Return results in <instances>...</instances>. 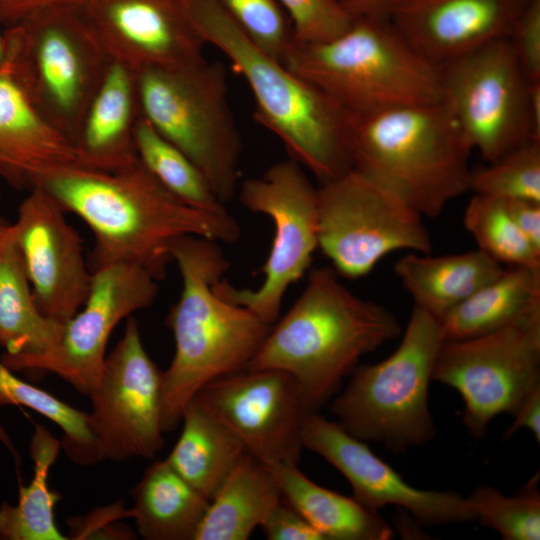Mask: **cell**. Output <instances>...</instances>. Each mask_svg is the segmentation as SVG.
<instances>
[{
	"instance_id": "obj_46",
	"label": "cell",
	"mask_w": 540,
	"mask_h": 540,
	"mask_svg": "<svg viewBox=\"0 0 540 540\" xmlns=\"http://www.w3.org/2000/svg\"><path fill=\"white\" fill-rule=\"evenodd\" d=\"M7 65V41L4 27L0 23V71Z\"/></svg>"
},
{
	"instance_id": "obj_20",
	"label": "cell",
	"mask_w": 540,
	"mask_h": 540,
	"mask_svg": "<svg viewBox=\"0 0 540 540\" xmlns=\"http://www.w3.org/2000/svg\"><path fill=\"white\" fill-rule=\"evenodd\" d=\"M527 0H405L389 20L423 57L443 66L493 41L508 38Z\"/></svg>"
},
{
	"instance_id": "obj_2",
	"label": "cell",
	"mask_w": 540,
	"mask_h": 540,
	"mask_svg": "<svg viewBox=\"0 0 540 540\" xmlns=\"http://www.w3.org/2000/svg\"><path fill=\"white\" fill-rule=\"evenodd\" d=\"M169 252L178 266L182 290L167 316L175 353L162 372L164 433L178 426L185 406L206 384L243 370L271 328L214 291L213 284L230 267L217 241L184 235L170 242Z\"/></svg>"
},
{
	"instance_id": "obj_17",
	"label": "cell",
	"mask_w": 540,
	"mask_h": 540,
	"mask_svg": "<svg viewBox=\"0 0 540 540\" xmlns=\"http://www.w3.org/2000/svg\"><path fill=\"white\" fill-rule=\"evenodd\" d=\"M303 448L335 467L350 483L353 496L378 511L396 506L424 525L475 522L467 497L454 491L424 490L408 484L366 442L349 434L338 422L309 411L302 424Z\"/></svg>"
},
{
	"instance_id": "obj_16",
	"label": "cell",
	"mask_w": 540,
	"mask_h": 540,
	"mask_svg": "<svg viewBox=\"0 0 540 540\" xmlns=\"http://www.w3.org/2000/svg\"><path fill=\"white\" fill-rule=\"evenodd\" d=\"M194 397L266 465L298 463L303 420L313 410L288 373L243 369L211 381Z\"/></svg>"
},
{
	"instance_id": "obj_9",
	"label": "cell",
	"mask_w": 540,
	"mask_h": 540,
	"mask_svg": "<svg viewBox=\"0 0 540 540\" xmlns=\"http://www.w3.org/2000/svg\"><path fill=\"white\" fill-rule=\"evenodd\" d=\"M7 64L40 114L73 143L110 59L76 8L4 27Z\"/></svg>"
},
{
	"instance_id": "obj_18",
	"label": "cell",
	"mask_w": 540,
	"mask_h": 540,
	"mask_svg": "<svg viewBox=\"0 0 540 540\" xmlns=\"http://www.w3.org/2000/svg\"><path fill=\"white\" fill-rule=\"evenodd\" d=\"M65 213L48 192L34 186L12 223L38 309L63 324L84 305L93 276Z\"/></svg>"
},
{
	"instance_id": "obj_30",
	"label": "cell",
	"mask_w": 540,
	"mask_h": 540,
	"mask_svg": "<svg viewBox=\"0 0 540 540\" xmlns=\"http://www.w3.org/2000/svg\"><path fill=\"white\" fill-rule=\"evenodd\" d=\"M30 456L34 474L30 483L19 486L15 505H0L1 540H65L58 529L54 508L61 495L48 484L49 470L56 461L61 442L44 426L34 425Z\"/></svg>"
},
{
	"instance_id": "obj_27",
	"label": "cell",
	"mask_w": 540,
	"mask_h": 540,
	"mask_svg": "<svg viewBox=\"0 0 540 540\" xmlns=\"http://www.w3.org/2000/svg\"><path fill=\"white\" fill-rule=\"evenodd\" d=\"M131 495V517L146 540H194L210 502L166 459L145 469Z\"/></svg>"
},
{
	"instance_id": "obj_15",
	"label": "cell",
	"mask_w": 540,
	"mask_h": 540,
	"mask_svg": "<svg viewBox=\"0 0 540 540\" xmlns=\"http://www.w3.org/2000/svg\"><path fill=\"white\" fill-rule=\"evenodd\" d=\"M157 281L147 270L130 263L94 271L84 305L64 323L56 346L37 355L3 354L2 361L13 371L54 373L78 392L89 395L102 375L113 330L123 319L154 303Z\"/></svg>"
},
{
	"instance_id": "obj_4",
	"label": "cell",
	"mask_w": 540,
	"mask_h": 540,
	"mask_svg": "<svg viewBox=\"0 0 540 540\" xmlns=\"http://www.w3.org/2000/svg\"><path fill=\"white\" fill-rule=\"evenodd\" d=\"M205 44L219 49L247 82L255 118L290 158L321 184L352 168L351 116L321 90L259 49L218 0H179Z\"/></svg>"
},
{
	"instance_id": "obj_11",
	"label": "cell",
	"mask_w": 540,
	"mask_h": 540,
	"mask_svg": "<svg viewBox=\"0 0 540 540\" xmlns=\"http://www.w3.org/2000/svg\"><path fill=\"white\" fill-rule=\"evenodd\" d=\"M239 199L250 211L273 221L274 239L262 267L264 281L255 290L238 289L223 277L213 289L272 326L279 319L284 294L308 271L318 248L317 188L290 158L270 166L262 177L242 182Z\"/></svg>"
},
{
	"instance_id": "obj_41",
	"label": "cell",
	"mask_w": 540,
	"mask_h": 540,
	"mask_svg": "<svg viewBox=\"0 0 540 540\" xmlns=\"http://www.w3.org/2000/svg\"><path fill=\"white\" fill-rule=\"evenodd\" d=\"M504 202L515 224L540 250V202L524 199H510Z\"/></svg>"
},
{
	"instance_id": "obj_5",
	"label": "cell",
	"mask_w": 540,
	"mask_h": 540,
	"mask_svg": "<svg viewBox=\"0 0 540 540\" xmlns=\"http://www.w3.org/2000/svg\"><path fill=\"white\" fill-rule=\"evenodd\" d=\"M352 168L437 217L469 190L472 148L442 102L350 115Z\"/></svg>"
},
{
	"instance_id": "obj_35",
	"label": "cell",
	"mask_w": 540,
	"mask_h": 540,
	"mask_svg": "<svg viewBox=\"0 0 540 540\" xmlns=\"http://www.w3.org/2000/svg\"><path fill=\"white\" fill-rule=\"evenodd\" d=\"M488 163L471 172L474 194L540 202V142L527 141Z\"/></svg>"
},
{
	"instance_id": "obj_39",
	"label": "cell",
	"mask_w": 540,
	"mask_h": 540,
	"mask_svg": "<svg viewBox=\"0 0 540 540\" xmlns=\"http://www.w3.org/2000/svg\"><path fill=\"white\" fill-rule=\"evenodd\" d=\"M260 527L269 540H325L283 497Z\"/></svg>"
},
{
	"instance_id": "obj_47",
	"label": "cell",
	"mask_w": 540,
	"mask_h": 540,
	"mask_svg": "<svg viewBox=\"0 0 540 540\" xmlns=\"http://www.w3.org/2000/svg\"><path fill=\"white\" fill-rule=\"evenodd\" d=\"M8 222L0 215V230L7 224Z\"/></svg>"
},
{
	"instance_id": "obj_19",
	"label": "cell",
	"mask_w": 540,
	"mask_h": 540,
	"mask_svg": "<svg viewBox=\"0 0 540 540\" xmlns=\"http://www.w3.org/2000/svg\"><path fill=\"white\" fill-rule=\"evenodd\" d=\"M76 9L108 58L135 72L205 59L179 0H86Z\"/></svg>"
},
{
	"instance_id": "obj_25",
	"label": "cell",
	"mask_w": 540,
	"mask_h": 540,
	"mask_svg": "<svg viewBox=\"0 0 540 540\" xmlns=\"http://www.w3.org/2000/svg\"><path fill=\"white\" fill-rule=\"evenodd\" d=\"M64 324L37 307L12 223L0 230V346L4 355L44 353L58 344Z\"/></svg>"
},
{
	"instance_id": "obj_23",
	"label": "cell",
	"mask_w": 540,
	"mask_h": 540,
	"mask_svg": "<svg viewBox=\"0 0 540 540\" xmlns=\"http://www.w3.org/2000/svg\"><path fill=\"white\" fill-rule=\"evenodd\" d=\"M504 268L479 249L443 256L410 252L394 266L415 307L440 321Z\"/></svg>"
},
{
	"instance_id": "obj_28",
	"label": "cell",
	"mask_w": 540,
	"mask_h": 540,
	"mask_svg": "<svg viewBox=\"0 0 540 540\" xmlns=\"http://www.w3.org/2000/svg\"><path fill=\"white\" fill-rule=\"evenodd\" d=\"M181 422V434L166 460L210 501L247 451L237 436L195 397L185 406Z\"/></svg>"
},
{
	"instance_id": "obj_26",
	"label": "cell",
	"mask_w": 540,
	"mask_h": 540,
	"mask_svg": "<svg viewBox=\"0 0 540 540\" xmlns=\"http://www.w3.org/2000/svg\"><path fill=\"white\" fill-rule=\"evenodd\" d=\"M281 499L270 468L247 452L210 500L194 540H247Z\"/></svg>"
},
{
	"instance_id": "obj_37",
	"label": "cell",
	"mask_w": 540,
	"mask_h": 540,
	"mask_svg": "<svg viewBox=\"0 0 540 540\" xmlns=\"http://www.w3.org/2000/svg\"><path fill=\"white\" fill-rule=\"evenodd\" d=\"M288 12L295 43H322L344 33L358 18L340 0H275Z\"/></svg>"
},
{
	"instance_id": "obj_14",
	"label": "cell",
	"mask_w": 540,
	"mask_h": 540,
	"mask_svg": "<svg viewBox=\"0 0 540 540\" xmlns=\"http://www.w3.org/2000/svg\"><path fill=\"white\" fill-rule=\"evenodd\" d=\"M162 372L144 348L138 322L128 317L88 395V427L99 462L153 459L162 450Z\"/></svg>"
},
{
	"instance_id": "obj_36",
	"label": "cell",
	"mask_w": 540,
	"mask_h": 540,
	"mask_svg": "<svg viewBox=\"0 0 540 540\" xmlns=\"http://www.w3.org/2000/svg\"><path fill=\"white\" fill-rule=\"evenodd\" d=\"M218 1L259 49L283 64L294 34L275 0Z\"/></svg>"
},
{
	"instance_id": "obj_21",
	"label": "cell",
	"mask_w": 540,
	"mask_h": 540,
	"mask_svg": "<svg viewBox=\"0 0 540 540\" xmlns=\"http://www.w3.org/2000/svg\"><path fill=\"white\" fill-rule=\"evenodd\" d=\"M70 165H77L73 143L40 114L7 64L0 71V177L30 190Z\"/></svg>"
},
{
	"instance_id": "obj_33",
	"label": "cell",
	"mask_w": 540,
	"mask_h": 540,
	"mask_svg": "<svg viewBox=\"0 0 540 540\" xmlns=\"http://www.w3.org/2000/svg\"><path fill=\"white\" fill-rule=\"evenodd\" d=\"M463 223L478 249L506 267L540 268V250L522 233L502 199L474 194Z\"/></svg>"
},
{
	"instance_id": "obj_3",
	"label": "cell",
	"mask_w": 540,
	"mask_h": 540,
	"mask_svg": "<svg viewBox=\"0 0 540 540\" xmlns=\"http://www.w3.org/2000/svg\"><path fill=\"white\" fill-rule=\"evenodd\" d=\"M402 334L396 316L346 288L331 267L310 271L305 289L270 328L244 369H278L315 411L364 355Z\"/></svg>"
},
{
	"instance_id": "obj_31",
	"label": "cell",
	"mask_w": 540,
	"mask_h": 540,
	"mask_svg": "<svg viewBox=\"0 0 540 540\" xmlns=\"http://www.w3.org/2000/svg\"><path fill=\"white\" fill-rule=\"evenodd\" d=\"M134 145L142 165L182 202L209 214L229 215L196 165L142 115L135 124Z\"/></svg>"
},
{
	"instance_id": "obj_13",
	"label": "cell",
	"mask_w": 540,
	"mask_h": 540,
	"mask_svg": "<svg viewBox=\"0 0 540 540\" xmlns=\"http://www.w3.org/2000/svg\"><path fill=\"white\" fill-rule=\"evenodd\" d=\"M441 73L442 104L472 150L487 162L532 141L529 82L508 38L441 66Z\"/></svg>"
},
{
	"instance_id": "obj_40",
	"label": "cell",
	"mask_w": 540,
	"mask_h": 540,
	"mask_svg": "<svg viewBox=\"0 0 540 540\" xmlns=\"http://www.w3.org/2000/svg\"><path fill=\"white\" fill-rule=\"evenodd\" d=\"M86 0H0V23L3 27L17 24L26 16L47 8H77Z\"/></svg>"
},
{
	"instance_id": "obj_34",
	"label": "cell",
	"mask_w": 540,
	"mask_h": 540,
	"mask_svg": "<svg viewBox=\"0 0 540 540\" xmlns=\"http://www.w3.org/2000/svg\"><path fill=\"white\" fill-rule=\"evenodd\" d=\"M538 479H531L518 494L506 496L494 487L480 485L467 497L481 525L505 540L540 539Z\"/></svg>"
},
{
	"instance_id": "obj_45",
	"label": "cell",
	"mask_w": 540,
	"mask_h": 540,
	"mask_svg": "<svg viewBox=\"0 0 540 540\" xmlns=\"http://www.w3.org/2000/svg\"><path fill=\"white\" fill-rule=\"evenodd\" d=\"M0 443L4 445L13 455L14 459L18 461L19 455L15 448V445L2 425H0Z\"/></svg>"
},
{
	"instance_id": "obj_6",
	"label": "cell",
	"mask_w": 540,
	"mask_h": 540,
	"mask_svg": "<svg viewBox=\"0 0 540 540\" xmlns=\"http://www.w3.org/2000/svg\"><path fill=\"white\" fill-rule=\"evenodd\" d=\"M283 65L349 115L442 99L441 67L418 53L389 18L358 17L330 41L294 42Z\"/></svg>"
},
{
	"instance_id": "obj_12",
	"label": "cell",
	"mask_w": 540,
	"mask_h": 540,
	"mask_svg": "<svg viewBox=\"0 0 540 540\" xmlns=\"http://www.w3.org/2000/svg\"><path fill=\"white\" fill-rule=\"evenodd\" d=\"M432 380L457 390L465 427L483 437L492 419L514 413L540 384V310L483 335L444 341Z\"/></svg>"
},
{
	"instance_id": "obj_38",
	"label": "cell",
	"mask_w": 540,
	"mask_h": 540,
	"mask_svg": "<svg viewBox=\"0 0 540 540\" xmlns=\"http://www.w3.org/2000/svg\"><path fill=\"white\" fill-rule=\"evenodd\" d=\"M508 40L528 82L540 81V0H527Z\"/></svg>"
},
{
	"instance_id": "obj_48",
	"label": "cell",
	"mask_w": 540,
	"mask_h": 540,
	"mask_svg": "<svg viewBox=\"0 0 540 540\" xmlns=\"http://www.w3.org/2000/svg\"><path fill=\"white\" fill-rule=\"evenodd\" d=\"M401 1H405V0H387L388 4H389V9L392 5L396 4V3H399Z\"/></svg>"
},
{
	"instance_id": "obj_7",
	"label": "cell",
	"mask_w": 540,
	"mask_h": 540,
	"mask_svg": "<svg viewBox=\"0 0 540 540\" xmlns=\"http://www.w3.org/2000/svg\"><path fill=\"white\" fill-rule=\"evenodd\" d=\"M444 341L441 321L414 307L395 351L352 371L332 404L337 422L357 439L395 452L432 440L436 430L428 390Z\"/></svg>"
},
{
	"instance_id": "obj_8",
	"label": "cell",
	"mask_w": 540,
	"mask_h": 540,
	"mask_svg": "<svg viewBox=\"0 0 540 540\" xmlns=\"http://www.w3.org/2000/svg\"><path fill=\"white\" fill-rule=\"evenodd\" d=\"M141 115L201 171L224 204L237 192L242 141L220 63L136 72Z\"/></svg>"
},
{
	"instance_id": "obj_24",
	"label": "cell",
	"mask_w": 540,
	"mask_h": 540,
	"mask_svg": "<svg viewBox=\"0 0 540 540\" xmlns=\"http://www.w3.org/2000/svg\"><path fill=\"white\" fill-rule=\"evenodd\" d=\"M282 497L325 540H388L394 532L387 521L354 496L324 488L306 477L294 463L267 465Z\"/></svg>"
},
{
	"instance_id": "obj_44",
	"label": "cell",
	"mask_w": 540,
	"mask_h": 540,
	"mask_svg": "<svg viewBox=\"0 0 540 540\" xmlns=\"http://www.w3.org/2000/svg\"><path fill=\"white\" fill-rule=\"evenodd\" d=\"M528 120L531 140L540 142V81L529 82Z\"/></svg>"
},
{
	"instance_id": "obj_42",
	"label": "cell",
	"mask_w": 540,
	"mask_h": 540,
	"mask_svg": "<svg viewBox=\"0 0 540 540\" xmlns=\"http://www.w3.org/2000/svg\"><path fill=\"white\" fill-rule=\"evenodd\" d=\"M514 421L505 430L503 439L510 438L519 429L532 432L535 440L540 442V384L533 388L523 399L516 411Z\"/></svg>"
},
{
	"instance_id": "obj_32",
	"label": "cell",
	"mask_w": 540,
	"mask_h": 540,
	"mask_svg": "<svg viewBox=\"0 0 540 540\" xmlns=\"http://www.w3.org/2000/svg\"><path fill=\"white\" fill-rule=\"evenodd\" d=\"M7 405L27 407L61 428V445L74 463L93 465L98 462L88 427V413L20 379L0 358V407Z\"/></svg>"
},
{
	"instance_id": "obj_1",
	"label": "cell",
	"mask_w": 540,
	"mask_h": 540,
	"mask_svg": "<svg viewBox=\"0 0 540 540\" xmlns=\"http://www.w3.org/2000/svg\"><path fill=\"white\" fill-rule=\"evenodd\" d=\"M34 186L44 189L90 228L95 239L89 261L92 272L130 263L161 280L172 262L169 244L173 239L195 235L234 243L240 236L239 224L231 214L213 215L190 207L139 160L112 172L70 165L40 177Z\"/></svg>"
},
{
	"instance_id": "obj_29",
	"label": "cell",
	"mask_w": 540,
	"mask_h": 540,
	"mask_svg": "<svg viewBox=\"0 0 540 540\" xmlns=\"http://www.w3.org/2000/svg\"><path fill=\"white\" fill-rule=\"evenodd\" d=\"M540 310V268L505 267L442 320L445 341L483 335Z\"/></svg>"
},
{
	"instance_id": "obj_10",
	"label": "cell",
	"mask_w": 540,
	"mask_h": 540,
	"mask_svg": "<svg viewBox=\"0 0 540 540\" xmlns=\"http://www.w3.org/2000/svg\"><path fill=\"white\" fill-rule=\"evenodd\" d=\"M317 221L318 248L349 279L367 275L392 252L432 251L423 216L355 168L317 188Z\"/></svg>"
},
{
	"instance_id": "obj_43",
	"label": "cell",
	"mask_w": 540,
	"mask_h": 540,
	"mask_svg": "<svg viewBox=\"0 0 540 540\" xmlns=\"http://www.w3.org/2000/svg\"><path fill=\"white\" fill-rule=\"evenodd\" d=\"M357 17H387V0H340Z\"/></svg>"
},
{
	"instance_id": "obj_22",
	"label": "cell",
	"mask_w": 540,
	"mask_h": 540,
	"mask_svg": "<svg viewBox=\"0 0 540 540\" xmlns=\"http://www.w3.org/2000/svg\"><path fill=\"white\" fill-rule=\"evenodd\" d=\"M140 115L136 72L110 60L73 140L77 165L112 172L138 162L134 128Z\"/></svg>"
}]
</instances>
